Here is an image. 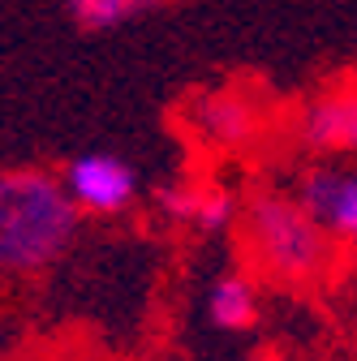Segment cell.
Instances as JSON below:
<instances>
[{
  "mask_svg": "<svg viewBox=\"0 0 357 361\" xmlns=\"http://www.w3.org/2000/svg\"><path fill=\"white\" fill-rule=\"evenodd\" d=\"M262 361H284V357H262Z\"/></svg>",
  "mask_w": 357,
  "mask_h": 361,
  "instance_id": "10",
  "label": "cell"
},
{
  "mask_svg": "<svg viewBox=\"0 0 357 361\" xmlns=\"http://www.w3.org/2000/svg\"><path fill=\"white\" fill-rule=\"evenodd\" d=\"M332 245H357V159L310 164L289 190Z\"/></svg>",
  "mask_w": 357,
  "mask_h": 361,
  "instance_id": "3",
  "label": "cell"
},
{
  "mask_svg": "<svg viewBox=\"0 0 357 361\" xmlns=\"http://www.w3.org/2000/svg\"><path fill=\"white\" fill-rule=\"evenodd\" d=\"M207 319L215 331H250L258 323V288L246 271H224L207 288Z\"/></svg>",
  "mask_w": 357,
  "mask_h": 361,
  "instance_id": "6",
  "label": "cell"
},
{
  "mask_svg": "<svg viewBox=\"0 0 357 361\" xmlns=\"http://www.w3.org/2000/svg\"><path fill=\"white\" fill-rule=\"evenodd\" d=\"M297 142L327 159H357V82L319 90L293 116Z\"/></svg>",
  "mask_w": 357,
  "mask_h": 361,
  "instance_id": "5",
  "label": "cell"
},
{
  "mask_svg": "<svg viewBox=\"0 0 357 361\" xmlns=\"http://www.w3.org/2000/svg\"><path fill=\"white\" fill-rule=\"evenodd\" d=\"M237 219H241V241L250 250V262L262 276L284 284H310L323 276L332 241L319 233V224L305 215V207L289 190L250 194Z\"/></svg>",
  "mask_w": 357,
  "mask_h": 361,
  "instance_id": "2",
  "label": "cell"
},
{
  "mask_svg": "<svg viewBox=\"0 0 357 361\" xmlns=\"http://www.w3.org/2000/svg\"><path fill=\"white\" fill-rule=\"evenodd\" d=\"M26 361H69V357H26Z\"/></svg>",
  "mask_w": 357,
  "mask_h": 361,
  "instance_id": "9",
  "label": "cell"
},
{
  "mask_svg": "<svg viewBox=\"0 0 357 361\" xmlns=\"http://www.w3.org/2000/svg\"><path fill=\"white\" fill-rule=\"evenodd\" d=\"M78 215L56 172L0 168V271L39 276L61 262L78 237Z\"/></svg>",
  "mask_w": 357,
  "mask_h": 361,
  "instance_id": "1",
  "label": "cell"
},
{
  "mask_svg": "<svg viewBox=\"0 0 357 361\" xmlns=\"http://www.w3.org/2000/svg\"><path fill=\"white\" fill-rule=\"evenodd\" d=\"M194 125L202 129V138L215 142V147H241L254 129V116L241 99H229V95H215L207 99L198 112H194Z\"/></svg>",
  "mask_w": 357,
  "mask_h": 361,
  "instance_id": "7",
  "label": "cell"
},
{
  "mask_svg": "<svg viewBox=\"0 0 357 361\" xmlns=\"http://www.w3.org/2000/svg\"><path fill=\"white\" fill-rule=\"evenodd\" d=\"M143 5H151V0H65L69 18L86 30H112Z\"/></svg>",
  "mask_w": 357,
  "mask_h": 361,
  "instance_id": "8",
  "label": "cell"
},
{
  "mask_svg": "<svg viewBox=\"0 0 357 361\" xmlns=\"http://www.w3.org/2000/svg\"><path fill=\"white\" fill-rule=\"evenodd\" d=\"M61 185L69 202L86 215H121L138 198V172L112 151H86L65 164Z\"/></svg>",
  "mask_w": 357,
  "mask_h": 361,
  "instance_id": "4",
  "label": "cell"
}]
</instances>
